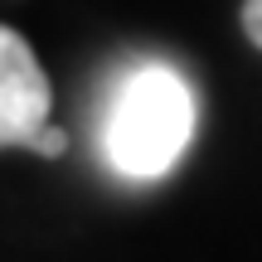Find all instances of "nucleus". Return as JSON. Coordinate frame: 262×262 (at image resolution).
I'll return each mask as SVG.
<instances>
[{"mask_svg": "<svg viewBox=\"0 0 262 262\" xmlns=\"http://www.w3.org/2000/svg\"><path fill=\"white\" fill-rule=\"evenodd\" d=\"M194 136V93L170 63H141L117 83L102 122V150L117 175L160 180Z\"/></svg>", "mask_w": 262, "mask_h": 262, "instance_id": "1", "label": "nucleus"}, {"mask_svg": "<svg viewBox=\"0 0 262 262\" xmlns=\"http://www.w3.org/2000/svg\"><path fill=\"white\" fill-rule=\"evenodd\" d=\"M49 78L34 49L0 25V146H25L34 156H63L68 136L49 126Z\"/></svg>", "mask_w": 262, "mask_h": 262, "instance_id": "2", "label": "nucleus"}, {"mask_svg": "<svg viewBox=\"0 0 262 262\" xmlns=\"http://www.w3.org/2000/svg\"><path fill=\"white\" fill-rule=\"evenodd\" d=\"M243 29H248V39L262 49V0H243Z\"/></svg>", "mask_w": 262, "mask_h": 262, "instance_id": "3", "label": "nucleus"}]
</instances>
